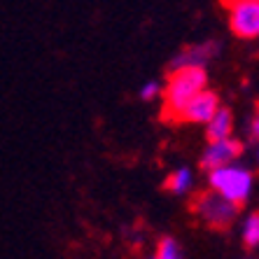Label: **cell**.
Segmentation results:
<instances>
[{
  "instance_id": "3",
  "label": "cell",
  "mask_w": 259,
  "mask_h": 259,
  "mask_svg": "<svg viewBox=\"0 0 259 259\" xmlns=\"http://www.w3.org/2000/svg\"><path fill=\"white\" fill-rule=\"evenodd\" d=\"M192 210L196 212V217H199L205 227L222 231V229H229L231 224H234V220L238 217L241 208L210 189V192H203L194 199Z\"/></svg>"
},
{
  "instance_id": "2",
  "label": "cell",
  "mask_w": 259,
  "mask_h": 259,
  "mask_svg": "<svg viewBox=\"0 0 259 259\" xmlns=\"http://www.w3.org/2000/svg\"><path fill=\"white\" fill-rule=\"evenodd\" d=\"M208 182H210V189L220 196H224L227 201L236 203L241 208L254 187V175L250 168L241 166V163H231V166H224V168H217L208 173Z\"/></svg>"
},
{
  "instance_id": "9",
  "label": "cell",
  "mask_w": 259,
  "mask_h": 259,
  "mask_svg": "<svg viewBox=\"0 0 259 259\" xmlns=\"http://www.w3.org/2000/svg\"><path fill=\"white\" fill-rule=\"evenodd\" d=\"M192 182H194L192 170L189 168H178L166 178L163 187L168 189L170 194H175V196H182V194H187L189 189H192Z\"/></svg>"
},
{
  "instance_id": "12",
  "label": "cell",
  "mask_w": 259,
  "mask_h": 259,
  "mask_svg": "<svg viewBox=\"0 0 259 259\" xmlns=\"http://www.w3.org/2000/svg\"><path fill=\"white\" fill-rule=\"evenodd\" d=\"M161 94H163V87L157 79H150V82H145V84L140 87V98H143V101H154V98L161 96Z\"/></svg>"
},
{
  "instance_id": "1",
  "label": "cell",
  "mask_w": 259,
  "mask_h": 259,
  "mask_svg": "<svg viewBox=\"0 0 259 259\" xmlns=\"http://www.w3.org/2000/svg\"><path fill=\"white\" fill-rule=\"evenodd\" d=\"M205 87H208L205 68H182V70L170 72L161 94V119L180 121L182 110L187 108L201 91H205Z\"/></svg>"
},
{
  "instance_id": "10",
  "label": "cell",
  "mask_w": 259,
  "mask_h": 259,
  "mask_svg": "<svg viewBox=\"0 0 259 259\" xmlns=\"http://www.w3.org/2000/svg\"><path fill=\"white\" fill-rule=\"evenodd\" d=\"M243 243H245V247H259V212H252V215L245 217Z\"/></svg>"
},
{
  "instance_id": "5",
  "label": "cell",
  "mask_w": 259,
  "mask_h": 259,
  "mask_svg": "<svg viewBox=\"0 0 259 259\" xmlns=\"http://www.w3.org/2000/svg\"><path fill=\"white\" fill-rule=\"evenodd\" d=\"M241 154H243V145H241V140H236V138L220 140V143H208V147L201 154V166L210 173V170L231 166Z\"/></svg>"
},
{
  "instance_id": "11",
  "label": "cell",
  "mask_w": 259,
  "mask_h": 259,
  "mask_svg": "<svg viewBox=\"0 0 259 259\" xmlns=\"http://www.w3.org/2000/svg\"><path fill=\"white\" fill-rule=\"evenodd\" d=\"M154 259H182V250H180V245L175 243V238L163 236L161 241H159V245H157V254H154Z\"/></svg>"
},
{
  "instance_id": "13",
  "label": "cell",
  "mask_w": 259,
  "mask_h": 259,
  "mask_svg": "<svg viewBox=\"0 0 259 259\" xmlns=\"http://www.w3.org/2000/svg\"><path fill=\"white\" fill-rule=\"evenodd\" d=\"M250 138H252L254 143H259V110L254 112L252 121H250Z\"/></svg>"
},
{
  "instance_id": "4",
  "label": "cell",
  "mask_w": 259,
  "mask_h": 259,
  "mask_svg": "<svg viewBox=\"0 0 259 259\" xmlns=\"http://www.w3.org/2000/svg\"><path fill=\"white\" fill-rule=\"evenodd\" d=\"M229 12V28L241 40L259 37V0H234L224 3Z\"/></svg>"
},
{
  "instance_id": "7",
  "label": "cell",
  "mask_w": 259,
  "mask_h": 259,
  "mask_svg": "<svg viewBox=\"0 0 259 259\" xmlns=\"http://www.w3.org/2000/svg\"><path fill=\"white\" fill-rule=\"evenodd\" d=\"M220 108H222V105H220V96H217L215 91L205 89L189 103L187 108L182 110L180 121H185V124H208V121L217 115Z\"/></svg>"
},
{
  "instance_id": "6",
  "label": "cell",
  "mask_w": 259,
  "mask_h": 259,
  "mask_svg": "<svg viewBox=\"0 0 259 259\" xmlns=\"http://www.w3.org/2000/svg\"><path fill=\"white\" fill-rule=\"evenodd\" d=\"M220 52V45L215 40H205V42H199V45H189L185 47L182 52L175 54V59L170 61V72L175 70H182V68H205L208 61H212Z\"/></svg>"
},
{
  "instance_id": "8",
  "label": "cell",
  "mask_w": 259,
  "mask_h": 259,
  "mask_svg": "<svg viewBox=\"0 0 259 259\" xmlns=\"http://www.w3.org/2000/svg\"><path fill=\"white\" fill-rule=\"evenodd\" d=\"M234 133V115L229 108H220L217 115L205 124V138L208 143H220V140H229Z\"/></svg>"
}]
</instances>
